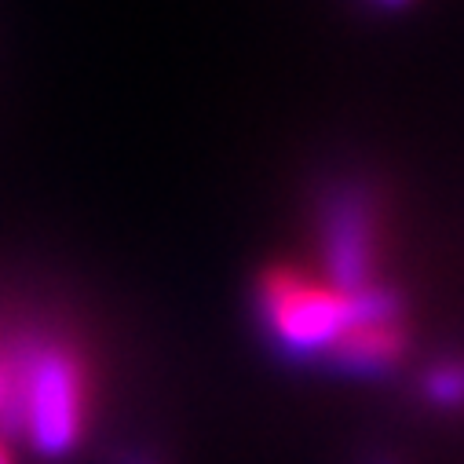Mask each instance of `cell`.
I'll return each instance as SVG.
<instances>
[{
    "mask_svg": "<svg viewBox=\"0 0 464 464\" xmlns=\"http://www.w3.org/2000/svg\"><path fill=\"white\" fill-rule=\"evenodd\" d=\"M12 406H15V373L12 362H0V420L12 431Z\"/></svg>",
    "mask_w": 464,
    "mask_h": 464,
    "instance_id": "8992f818",
    "label": "cell"
},
{
    "mask_svg": "<svg viewBox=\"0 0 464 464\" xmlns=\"http://www.w3.org/2000/svg\"><path fill=\"white\" fill-rule=\"evenodd\" d=\"M113 464H161V460L150 457V453H143V450H125V453L113 457Z\"/></svg>",
    "mask_w": 464,
    "mask_h": 464,
    "instance_id": "52a82bcc",
    "label": "cell"
},
{
    "mask_svg": "<svg viewBox=\"0 0 464 464\" xmlns=\"http://www.w3.org/2000/svg\"><path fill=\"white\" fill-rule=\"evenodd\" d=\"M406 355V333L402 322H384V325H355L347 333L325 366L340 377H355V381H381L395 373V366Z\"/></svg>",
    "mask_w": 464,
    "mask_h": 464,
    "instance_id": "277c9868",
    "label": "cell"
},
{
    "mask_svg": "<svg viewBox=\"0 0 464 464\" xmlns=\"http://www.w3.org/2000/svg\"><path fill=\"white\" fill-rule=\"evenodd\" d=\"M0 464H12V453H8V446H5V439H0Z\"/></svg>",
    "mask_w": 464,
    "mask_h": 464,
    "instance_id": "ba28073f",
    "label": "cell"
},
{
    "mask_svg": "<svg viewBox=\"0 0 464 464\" xmlns=\"http://www.w3.org/2000/svg\"><path fill=\"white\" fill-rule=\"evenodd\" d=\"M260 325L275 352L325 362L333 347L355 329V300L329 282H307L296 271H267L256 293Z\"/></svg>",
    "mask_w": 464,
    "mask_h": 464,
    "instance_id": "7a4b0ae2",
    "label": "cell"
},
{
    "mask_svg": "<svg viewBox=\"0 0 464 464\" xmlns=\"http://www.w3.org/2000/svg\"><path fill=\"white\" fill-rule=\"evenodd\" d=\"M366 464H395V460H392V457H384V453H377V457H370Z\"/></svg>",
    "mask_w": 464,
    "mask_h": 464,
    "instance_id": "9c48e42d",
    "label": "cell"
},
{
    "mask_svg": "<svg viewBox=\"0 0 464 464\" xmlns=\"http://www.w3.org/2000/svg\"><path fill=\"white\" fill-rule=\"evenodd\" d=\"M15 373L12 431H23L37 457L63 460L81 446L88 417V377L63 343L30 340L8 359Z\"/></svg>",
    "mask_w": 464,
    "mask_h": 464,
    "instance_id": "6da1fadb",
    "label": "cell"
},
{
    "mask_svg": "<svg viewBox=\"0 0 464 464\" xmlns=\"http://www.w3.org/2000/svg\"><path fill=\"white\" fill-rule=\"evenodd\" d=\"M322 256L333 289L359 293L373 285V223L362 201L343 198L329 208Z\"/></svg>",
    "mask_w": 464,
    "mask_h": 464,
    "instance_id": "3957f363",
    "label": "cell"
},
{
    "mask_svg": "<svg viewBox=\"0 0 464 464\" xmlns=\"http://www.w3.org/2000/svg\"><path fill=\"white\" fill-rule=\"evenodd\" d=\"M420 395L439 410H464V359L435 362L420 377Z\"/></svg>",
    "mask_w": 464,
    "mask_h": 464,
    "instance_id": "5b68a950",
    "label": "cell"
},
{
    "mask_svg": "<svg viewBox=\"0 0 464 464\" xmlns=\"http://www.w3.org/2000/svg\"><path fill=\"white\" fill-rule=\"evenodd\" d=\"M381 5H388V8H399V5H406V0H381Z\"/></svg>",
    "mask_w": 464,
    "mask_h": 464,
    "instance_id": "30bf717a",
    "label": "cell"
}]
</instances>
